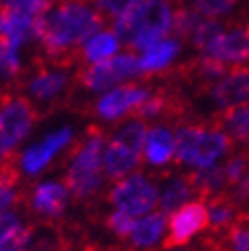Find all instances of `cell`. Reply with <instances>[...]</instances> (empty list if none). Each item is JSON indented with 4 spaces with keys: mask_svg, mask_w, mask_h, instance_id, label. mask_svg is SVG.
Masks as SVG:
<instances>
[{
    "mask_svg": "<svg viewBox=\"0 0 249 251\" xmlns=\"http://www.w3.org/2000/svg\"><path fill=\"white\" fill-rule=\"evenodd\" d=\"M72 139H74L72 129H59L51 135H47L41 143L33 145L31 149H27V151L23 153V157H21L23 172L29 174V176L41 174L49 166V161H51L61 149L72 143Z\"/></svg>",
    "mask_w": 249,
    "mask_h": 251,
    "instance_id": "obj_12",
    "label": "cell"
},
{
    "mask_svg": "<svg viewBox=\"0 0 249 251\" xmlns=\"http://www.w3.org/2000/svg\"><path fill=\"white\" fill-rule=\"evenodd\" d=\"M210 98L221 108L249 104V68H231L219 82L210 86Z\"/></svg>",
    "mask_w": 249,
    "mask_h": 251,
    "instance_id": "obj_13",
    "label": "cell"
},
{
    "mask_svg": "<svg viewBox=\"0 0 249 251\" xmlns=\"http://www.w3.org/2000/svg\"><path fill=\"white\" fill-rule=\"evenodd\" d=\"M166 212H151L143 219H139L135 223L133 227V233L129 235L131 239V247L135 249H151L164 235V229H166Z\"/></svg>",
    "mask_w": 249,
    "mask_h": 251,
    "instance_id": "obj_20",
    "label": "cell"
},
{
    "mask_svg": "<svg viewBox=\"0 0 249 251\" xmlns=\"http://www.w3.org/2000/svg\"><path fill=\"white\" fill-rule=\"evenodd\" d=\"M159 251H200V249H190V247H170V249H164V247H161Z\"/></svg>",
    "mask_w": 249,
    "mask_h": 251,
    "instance_id": "obj_31",
    "label": "cell"
},
{
    "mask_svg": "<svg viewBox=\"0 0 249 251\" xmlns=\"http://www.w3.org/2000/svg\"><path fill=\"white\" fill-rule=\"evenodd\" d=\"M202 55L223 61L227 66L249 61V21L233 25L229 29L223 27L215 39L206 45Z\"/></svg>",
    "mask_w": 249,
    "mask_h": 251,
    "instance_id": "obj_9",
    "label": "cell"
},
{
    "mask_svg": "<svg viewBox=\"0 0 249 251\" xmlns=\"http://www.w3.org/2000/svg\"><path fill=\"white\" fill-rule=\"evenodd\" d=\"M180 53V41L176 37L170 39H161L149 49H145L143 55L139 57V68L141 74H157L161 70H166L176 55Z\"/></svg>",
    "mask_w": 249,
    "mask_h": 251,
    "instance_id": "obj_19",
    "label": "cell"
},
{
    "mask_svg": "<svg viewBox=\"0 0 249 251\" xmlns=\"http://www.w3.org/2000/svg\"><path fill=\"white\" fill-rule=\"evenodd\" d=\"M68 68L70 66L55 64L51 59L37 64L33 76L27 80L31 98H35L37 102H55L61 94H66L72 80Z\"/></svg>",
    "mask_w": 249,
    "mask_h": 251,
    "instance_id": "obj_10",
    "label": "cell"
},
{
    "mask_svg": "<svg viewBox=\"0 0 249 251\" xmlns=\"http://www.w3.org/2000/svg\"><path fill=\"white\" fill-rule=\"evenodd\" d=\"M68 196H70V190H68L66 184H61V182H45V184H39L31 192L29 206H31V210L35 212L37 217L57 219V217H61V212L66 210Z\"/></svg>",
    "mask_w": 249,
    "mask_h": 251,
    "instance_id": "obj_15",
    "label": "cell"
},
{
    "mask_svg": "<svg viewBox=\"0 0 249 251\" xmlns=\"http://www.w3.org/2000/svg\"><path fill=\"white\" fill-rule=\"evenodd\" d=\"M102 164H104V172L110 180H124L127 176L139 168L141 164V153L135 151L133 147L121 143L119 139H110L104 147V157H102Z\"/></svg>",
    "mask_w": 249,
    "mask_h": 251,
    "instance_id": "obj_16",
    "label": "cell"
},
{
    "mask_svg": "<svg viewBox=\"0 0 249 251\" xmlns=\"http://www.w3.org/2000/svg\"><path fill=\"white\" fill-rule=\"evenodd\" d=\"M135 223H137L135 217L127 215V212H123V210H117V212H113V215H108L106 227L119 237H129L133 233Z\"/></svg>",
    "mask_w": 249,
    "mask_h": 251,
    "instance_id": "obj_27",
    "label": "cell"
},
{
    "mask_svg": "<svg viewBox=\"0 0 249 251\" xmlns=\"http://www.w3.org/2000/svg\"><path fill=\"white\" fill-rule=\"evenodd\" d=\"M119 45H121V41H119V37L115 35V31H100V33H96L94 37H90V39L84 43L80 57L90 66L102 64V61L115 57Z\"/></svg>",
    "mask_w": 249,
    "mask_h": 251,
    "instance_id": "obj_21",
    "label": "cell"
},
{
    "mask_svg": "<svg viewBox=\"0 0 249 251\" xmlns=\"http://www.w3.org/2000/svg\"><path fill=\"white\" fill-rule=\"evenodd\" d=\"M37 123L33 102L23 94H0V159L10 157L25 137Z\"/></svg>",
    "mask_w": 249,
    "mask_h": 251,
    "instance_id": "obj_5",
    "label": "cell"
},
{
    "mask_svg": "<svg viewBox=\"0 0 249 251\" xmlns=\"http://www.w3.org/2000/svg\"><path fill=\"white\" fill-rule=\"evenodd\" d=\"M104 15L84 0H55L35 23V39H39L47 59L72 66L80 57V47L100 33Z\"/></svg>",
    "mask_w": 249,
    "mask_h": 251,
    "instance_id": "obj_1",
    "label": "cell"
},
{
    "mask_svg": "<svg viewBox=\"0 0 249 251\" xmlns=\"http://www.w3.org/2000/svg\"><path fill=\"white\" fill-rule=\"evenodd\" d=\"M239 0H194L192 8L198 10L202 17L206 19H217L231 12L235 6H237Z\"/></svg>",
    "mask_w": 249,
    "mask_h": 251,
    "instance_id": "obj_25",
    "label": "cell"
},
{
    "mask_svg": "<svg viewBox=\"0 0 249 251\" xmlns=\"http://www.w3.org/2000/svg\"><path fill=\"white\" fill-rule=\"evenodd\" d=\"M143 155L151 166L161 168L172 161L176 155V135H174L164 125H155L147 131L145 145H143Z\"/></svg>",
    "mask_w": 249,
    "mask_h": 251,
    "instance_id": "obj_17",
    "label": "cell"
},
{
    "mask_svg": "<svg viewBox=\"0 0 249 251\" xmlns=\"http://www.w3.org/2000/svg\"><path fill=\"white\" fill-rule=\"evenodd\" d=\"M151 94L147 88L139 84H124L119 88H113L102 98L96 100L94 115L102 121H119L127 115H133L143 100Z\"/></svg>",
    "mask_w": 249,
    "mask_h": 251,
    "instance_id": "obj_11",
    "label": "cell"
},
{
    "mask_svg": "<svg viewBox=\"0 0 249 251\" xmlns=\"http://www.w3.org/2000/svg\"><path fill=\"white\" fill-rule=\"evenodd\" d=\"M247 210H249V208H247Z\"/></svg>",
    "mask_w": 249,
    "mask_h": 251,
    "instance_id": "obj_32",
    "label": "cell"
},
{
    "mask_svg": "<svg viewBox=\"0 0 249 251\" xmlns=\"http://www.w3.org/2000/svg\"><path fill=\"white\" fill-rule=\"evenodd\" d=\"M208 208L202 200H192L186 202L178 210L172 212L168 223V237L164 239V249L170 247H184L196 233H200L208 227Z\"/></svg>",
    "mask_w": 249,
    "mask_h": 251,
    "instance_id": "obj_8",
    "label": "cell"
},
{
    "mask_svg": "<svg viewBox=\"0 0 249 251\" xmlns=\"http://www.w3.org/2000/svg\"><path fill=\"white\" fill-rule=\"evenodd\" d=\"M147 125L145 121L139 119H131L123 125V127L115 133V139H119L121 143L133 147L135 151H143V145H145V137H147Z\"/></svg>",
    "mask_w": 249,
    "mask_h": 251,
    "instance_id": "obj_23",
    "label": "cell"
},
{
    "mask_svg": "<svg viewBox=\"0 0 249 251\" xmlns=\"http://www.w3.org/2000/svg\"><path fill=\"white\" fill-rule=\"evenodd\" d=\"M137 2H141V0H98L96 8L100 10L104 17H110L115 21L121 15H124L129 8H133Z\"/></svg>",
    "mask_w": 249,
    "mask_h": 251,
    "instance_id": "obj_28",
    "label": "cell"
},
{
    "mask_svg": "<svg viewBox=\"0 0 249 251\" xmlns=\"http://www.w3.org/2000/svg\"><path fill=\"white\" fill-rule=\"evenodd\" d=\"M19 200V192H17V184H0V215L6 210H10V206Z\"/></svg>",
    "mask_w": 249,
    "mask_h": 251,
    "instance_id": "obj_29",
    "label": "cell"
},
{
    "mask_svg": "<svg viewBox=\"0 0 249 251\" xmlns=\"http://www.w3.org/2000/svg\"><path fill=\"white\" fill-rule=\"evenodd\" d=\"M108 202L115 204L117 210L139 217L159 204V194L155 184L149 182L145 176H129L113 186V190L108 192Z\"/></svg>",
    "mask_w": 249,
    "mask_h": 251,
    "instance_id": "obj_7",
    "label": "cell"
},
{
    "mask_svg": "<svg viewBox=\"0 0 249 251\" xmlns=\"http://www.w3.org/2000/svg\"><path fill=\"white\" fill-rule=\"evenodd\" d=\"M141 74L139 57L135 53H121L102 64L86 66L78 72V82L90 92H102L117 86L119 82Z\"/></svg>",
    "mask_w": 249,
    "mask_h": 251,
    "instance_id": "obj_6",
    "label": "cell"
},
{
    "mask_svg": "<svg viewBox=\"0 0 249 251\" xmlns=\"http://www.w3.org/2000/svg\"><path fill=\"white\" fill-rule=\"evenodd\" d=\"M33 239V229L31 227H17L10 231L4 239H0V251H29Z\"/></svg>",
    "mask_w": 249,
    "mask_h": 251,
    "instance_id": "obj_24",
    "label": "cell"
},
{
    "mask_svg": "<svg viewBox=\"0 0 249 251\" xmlns=\"http://www.w3.org/2000/svg\"><path fill=\"white\" fill-rule=\"evenodd\" d=\"M204 245L208 251H249V210L243 208L241 215L227 227L213 229Z\"/></svg>",
    "mask_w": 249,
    "mask_h": 251,
    "instance_id": "obj_14",
    "label": "cell"
},
{
    "mask_svg": "<svg viewBox=\"0 0 249 251\" xmlns=\"http://www.w3.org/2000/svg\"><path fill=\"white\" fill-rule=\"evenodd\" d=\"M233 147V141L219 131L215 125H184L176 133V161L202 170L215 166L217 161L227 155Z\"/></svg>",
    "mask_w": 249,
    "mask_h": 251,
    "instance_id": "obj_4",
    "label": "cell"
},
{
    "mask_svg": "<svg viewBox=\"0 0 249 251\" xmlns=\"http://www.w3.org/2000/svg\"><path fill=\"white\" fill-rule=\"evenodd\" d=\"M174 12L168 0H141L113 21V31L121 43L145 51L172 33Z\"/></svg>",
    "mask_w": 249,
    "mask_h": 251,
    "instance_id": "obj_2",
    "label": "cell"
},
{
    "mask_svg": "<svg viewBox=\"0 0 249 251\" xmlns=\"http://www.w3.org/2000/svg\"><path fill=\"white\" fill-rule=\"evenodd\" d=\"M53 0H2L0 8L6 10H21V12H29V15L39 17L43 10L51 6Z\"/></svg>",
    "mask_w": 249,
    "mask_h": 251,
    "instance_id": "obj_26",
    "label": "cell"
},
{
    "mask_svg": "<svg viewBox=\"0 0 249 251\" xmlns=\"http://www.w3.org/2000/svg\"><path fill=\"white\" fill-rule=\"evenodd\" d=\"M192 196H196V192H194V188L190 184L188 174L180 176V178L172 180L166 186V190L161 192V196H159V210L166 212V215H168V212H174V210H178L180 206H184Z\"/></svg>",
    "mask_w": 249,
    "mask_h": 251,
    "instance_id": "obj_22",
    "label": "cell"
},
{
    "mask_svg": "<svg viewBox=\"0 0 249 251\" xmlns=\"http://www.w3.org/2000/svg\"><path fill=\"white\" fill-rule=\"evenodd\" d=\"M106 147V137L98 127H90L84 139L72 147L68 157V172L64 184L72 196L78 200L90 198L102 184V153Z\"/></svg>",
    "mask_w": 249,
    "mask_h": 251,
    "instance_id": "obj_3",
    "label": "cell"
},
{
    "mask_svg": "<svg viewBox=\"0 0 249 251\" xmlns=\"http://www.w3.org/2000/svg\"><path fill=\"white\" fill-rule=\"evenodd\" d=\"M17 227H21V219L17 212H12V210H6L0 215V239H4V237L10 233V231H15Z\"/></svg>",
    "mask_w": 249,
    "mask_h": 251,
    "instance_id": "obj_30",
    "label": "cell"
},
{
    "mask_svg": "<svg viewBox=\"0 0 249 251\" xmlns=\"http://www.w3.org/2000/svg\"><path fill=\"white\" fill-rule=\"evenodd\" d=\"M213 125L231 141L249 147V104L221 108V112H217L213 119Z\"/></svg>",
    "mask_w": 249,
    "mask_h": 251,
    "instance_id": "obj_18",
    "label": "cell"
}]
</instances>
